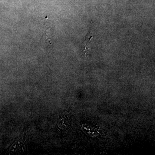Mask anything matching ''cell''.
Returning <instances> with one entry per match:
<instances>
[{"label": "cell", "instance_id": "1", "mask_svg": "<svg viewBox=\"0 0 155 155\" xmlns=\"http://www.w3.org/2000/svg\"><path fill=\"white\" fill-rule=\"evenodd\" d=\"M92 37H91L90 38H87V39L85 41V42L84 43V51L85 54H87L89 50V48L88 43H89V40L91 39V38H92Z\"/></svg>", "mask_w": 155, "mask_h": 155}]
</instances>
